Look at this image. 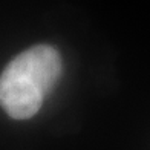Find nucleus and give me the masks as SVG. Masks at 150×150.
I'll list each match as a JSON object with an SVG mask.
<instances>
[{
	"label": "nucleus",
	"mask_w": 150,
	"mask_h": 150,
	"mask_svg": "<svg viewBox=\"0 0 150 150\" xmlns=\"http://www.w3.org/2000/svg\"><path fill=\"white\" fill-rule=\"evenodd\" d=\"M63 61L51 45H37L14 57L0 75V106L12 120H29L58 83Z\"/></svg>",
	"instance_id": "f257e3e1"
}]
</instances>
